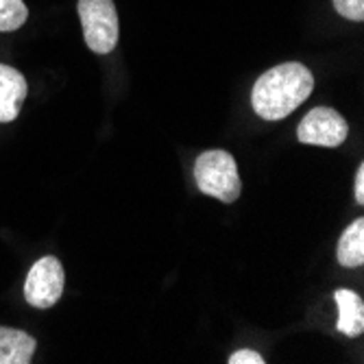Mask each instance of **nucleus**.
Instances as JSON below:
<instances>
[{
    "label": "nucleus",
    "instance_id": "f257e3e1",
    "mask_svg": "<svg viewBox=\"0 0 364 364\" xmlns=\"http://www.w3.org/2000/svg\"><path fill=\"white\" fill-rule=\"evenodd\" d=\"M314 90V75L304 63L288 61L264 73L251 92V103L259 118L282 120L308 101Z\"/></svg>",
    "mask_w": 364,
    "mask_h": 364
},
{
    "label": "nucleus",
    "instance_id": "f03ea898",
    "mask_svg": "<svg viewBox=\"0 0 364 364\" xmlns=\"http://www.w3.org/2000/svg\"><path fill=\"white\" fill-rule=\"evenodd\" d=\"M194 179L203 194L214 196L223 203H234L242 190L236 159L220 149L205 151L196 157Z\"/></svg>",
    "mask_w": 364,
    "mask_h": 364
},
{
    "label": "nucleus",
    "instance_id": "7ed1b4c3",
    "mask_svg": "<svg viewBox=\"0 0 364 364\" xmlns=\"http://www.w3.org/2000/svg\"><path fill=\"white\" fill-rule=\"evenodd\" d=\"M79 18L90 50L107 55L118 44V11L114 0H79Z\"/></svg>",
    "mask_w": 364,
    "mask_h": 364
},
{
    "label": "nucleus",
    "instance_id": "20e7f679",
    "mask_svg": "<svg viewBox=\"0 0 364 364\" xmlns=\"http://www.w3.org/2000/svg\"><path fill=\"white\" fill-rule=\"evenodd\" d=\"M65 286V273L61 262L53 255H46L38 259L31 267L26 284H24V299L33 308H53L63 294Z\"/></svg>",
    "mask_w": 364,
    "mask_h": 364
},
{
    "label": "nucleus",
    "instance_id": "39448f33",
    "mask_svg": "<svg viewBox=\"0 0 364 364\" xmlns=\"http://www.w3.org/2000/svg\"><path fill=\"white\" fill-rule=\"evenodd\" d=\"M349 136L347 120L332 107H316L306 114L299 129H296V138L304 144L312 146H327L334 149L341 146Z\"/></svg>",
    "mask_w": 364,
    "mask_h": 364
},
{
    "label": "nucleus",
    "instance_id": "423d86ee",
    "mask_svg": "<svg viewBox=\"0 0 364 364\" xmlns=\"http://www.w3.org/2000/svg\"><path fill=\"white\" fill-rule=\"evenodd\" d=\"M26 98V79L20 70L0 63V122H14Z\"/></svg>",
    "mask_w": 364,
    "mask_h": 364
},
{
    "label": "nucleus",
    "instance_id": "0eeeda50",
    "mask_svg": "<svg viewBox=\"0 0 364 364\" xmlns=\"http://www.w3.org/2000/svg\"><path fill=\"white\" fill-rule=\"evenodd\" d=\"M334 301L338 306V323L336 329L345 336H360L364 332V301L353 290H336Z\"/></svg>",
    "mask_w": 364,
    "mask_h": 364
},
{
    "label": "nucleus",
    "instance_id": "6e6552de",
    "mask_svg": "<svg viewBox=\"0 0 364 364\" xmlns=\"http://www.w3.org/2000/svg\"><path fill=\"white\" fill-rule=\"evenodd\" d=\"M36 347V338L22 329L0 327V364H28Z\"/></svg>",
    "mask_w": 364,
    "mask_h": 364
},
{
    "label": "nucleus",
    "instance_id": "1a4fd4ad",
    "mask_svg": "<svg viewBox=\"0 0 364 364\" xmlns=\"http://www.w3.org/2000/svg\"><path fill=\"white\" fill-rule=\"evenodd\" d=\"M338 262L347 269H358L364 264V218H355L341 236Z\"/></svg>",
    "mask_w": 364,
    "mask_h": 364
},
{
    "label": "nucleus",
    "instance_id": "9d476101",
    "mask_svg": "<svg viewBox=\"0 0 364 364\" xmlns=\"http://www.w3.org/2000/svg\"><path fill=\"white\" fill-rule=\"evenodd\" d=\"M28 18V9L22 0H0V31H16Z\"/></svg>",
    "mask_w": 364,
    "mask_h": 364
},
{
    "label": "nucleus",
    "instance_id": "9b49d317",
    "mask_svg": "<svg viewBox=\"0 0 364 364\" xmlns=\"http://www.w3.org/2000/svg\"><path fill=\"white\" fill-rule=\"evenodd\" d=\"M334 9L353 22H362L364 20V0H334Z\"/></svg>",
    "mask_w": 364,
    "mask_h": 364
},
{
    "label": "nucleus",
    "instance_id": "f8f14e48",
    "mask_svg": "<svg viewBox=\"0 0 364 364\" xmlns=\"http://www.w3.org/2000/svg\"><path fill=\"white\" fill-rule=\"evenodd\" d=\"M229 364H264V358L257 351L251 349H240L234 355H229Z\"/></svg>",
    "mask_w": 364,
    "mask_h": 364
},
{
    "label": "nucleus",
    "instance_id": "ddd939ff",
    "mask_svg": "<svg viewBox=\"0 0 364 364\" xmlns=\"http://www.w3.org/2000/svg\"><path fill=\"white\" fill-rule=\"evenodd\" d=\"M353 192H355V201H358V203H364V164H360L358 171H355V186H353Z\"/></svg>",
    "mask_w": 364,
    "mask_h": 364
}]
</instances>
